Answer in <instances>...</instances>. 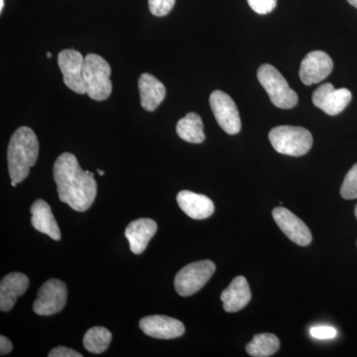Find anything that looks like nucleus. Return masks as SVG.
<instances>
[{
	"label": "nucleus",
	"mask_w": 357,
	"mask_h": 357,
	"mask_svg": "<svg viewBox=\"0 0 357 357\" xmlns=\"http://www.w3.org/2000/svg\"><path fill=\"white\" fill-rule=\"evenodd\" d=\"M177 202L181 210L194 220H206L215 211V204L210 198L194 192L181 191L177 195Z\"/></svg>",
	"instance_id": "16"
},
{
	"label": "nucleus",
	"mask_w": 357,
	"mask_h": 357,
	"mask_svg": "<svg viewBox=\"0 0 357 357\" xmlns=\"http://www.w3.org/2000/svg\"><path fill=\"white\" fill-rule=\"evenodd\" d=\"M39 141L31 128L22 126L11 136L7 148L9 176L11 181L21 183L28 177L30 168L36 164Z\"/></svg>",
	"instance_id": "2"
},
{
	"label": "nucleus",
	"mask_w": 357,
	"mask_h": 357,
	"mask_svg": "<svg viewBox=\"0 0 357 357\" xmlns=\"http://www.w3.org/2000/svg\"><path fill=\"white\" fill-rule=\"evenodd\" d=\"M248 2L252 10L261 15L272 13L277 6V0H248Z\"/></svg>",
	"instance_id": "25"
},
{
	"label": "nucleus",
	"mask_w": 357,
	"mask_h": 357,
	"mask_svg": "<svg viewBox=\"0 0 357 357\" xmlns=\"http://www.w3.org/2000/svg\"><path fill=\"white\" fill-rule=\"evenodd\" d=\"M352 95L349 89H335L332 84H321L312 93L314 107L328 115H337L347 109L351 102Z\"/></svg>",
	"instance_id": "10"
},
{
	"label": "nucleus",
	"mask_w": 357,
	"mask_h": 357,
	"mask_svg": "<svg viewBox=\"0 0 357 357\" xmlns=\"http://www.w3.org/2000/svg\"><path fill=\"white\" fill-rule=\"evenodd\" d=\"M54 180L59 199L73 210L86 211L95 202L98 184L93 174L84 171L74 154L66 152L54 164Z\"/></svg>",
	"instance_id": "1"
},
{
	"label": "nucleus",
	"mask_w": 357,
	"mask_h": 357,
	"mask_svg": "<svg viewBox=\"0 0 357 357\" xmlns=\"http://www.w3.org/2000/svg\"><path fill=\"white\" fill-rule=\"evenodd\" d=\"M29 287V279L25 274L13 272L7 274L0 283V310L9 312L13 310L20 296Z\"/></svg>",
	"instance_id": "15"
},
{
	"label": "nucleus",
	"mask_w": 357,
	"mask_h": 357,
	"mask_svg": "<svg viewBox=\"0 0 357 357\" xmlns=\"http://www.w3.org/2000/svg\"><path fill=\"white\" fill-rule=\"evenodd\" d=\"M310 333L317 340H332L337 335V330L328 326H314L310 330Z\"/></svg>",
	"instance_id": "26"
},
{
	"label": "nucleus",
	"mask_w": 357,
	"mask_h": 357,
	"mask_svg": "<svg viewBox=\"0 0 357 357\" xmlns=\"http://www.w3.org/2000/svg\"><path fill=\"white\" fill-rule=\"evenodd\" d=\"M84 58L79 52L65 49L58 56V65L64 77V83L75 93H86L83 70Z\"/></svg>",
	"instance_id": "9"
},
{
	"label": "nucleus",
	"mask_w": 357,
	"mask_h": 357,
	"mask_svg": "<svg viewBox=\"0 0 357 357\" xmlns=\"http://www.w3.org/2000/svg\"><path fill=\"white\" fill-rule=\"evenodd\" d=\"M49 357H83V354H79L74 349H70L69 347H58L56 349H52L48 354Z\"/></svg>",
	"instance_id": "27"
},
{
	"label": "nucleus",
	"mask_w": 357,
	"mask_h": 357,
	"mask_svg": "<svg viewBox=\"0 0 357 357\" xmlns=\"http://www.w3.org/2000/svg\"><path fill=\"white\" fill-rule=\"evenodd\" d=\"M269 140L278 153L288 156H303L312 146L311 132L300 126H277L270 131Z\"/></svg>",
	"instance_id": "4"
},
{
	"label": "nucleus",
	"mask_w": 357,
	"mask_h": 357,
	"mask_svg": "<svg viewBox=\"0 0 357 357\" xmlns=\"http://www.w3.org/2000/svg\"><path fill=\"white\" fill-rule=\"evenodd\" d=\"M257 77L275 107L289 109L297 105V93L290 88L285 77L273 66L262 65L257 70Z\"/></svg>",
	"instance_id": "5"
},
{
	"label": "nucleus",
	"mask_w": 357,
	"mask_h": 357,
	"mask_svg": "<svg viewBox=\"0 0 357 357\" xmlns=\"http://www.w3.org/2000/svg\"><path fill=\"white\" fill-rule=\"evenodd\" d=\"M349 4H351L352 6L356 7L357 8V0H347Z\"/></svg>",
	"instance_id": "29"
},
{
	"label": "nucleus",
	"mask_w": 357,
	"mask_h": 357,
	"mask_svg": "<svg viewBox=\"0 0 357 357\" xmlns=\"http://www.w3.org/2000/svg\"><path fill=\"white\" fill-rule=\"evenodd\" d=\"M13 342L8 338L4 337V335H1L0 337V354L6 356V354H8L9 352L13 351Z\"/></svg>",
	"instance_id": "28"
},
{
	"label": "nucleus",
	"mask_w": 357,
	"mask_h": 357,
	"mask_svg": "<svg viewBox=\"0 0 357 357\" xmlns=\"http://www.w3.org/2000/svg\"><path fill=\"white\" fill-rule=\"evenodd\" d=\"M68 299L67 286L59 279H50L40 287L33 311L39 316H52L62 311Z\"/></svg>",
	"instance_id": "7"
},
{
	"label": "nucleus",
	"mask_w": 357,
	"mask_h": 357,
	"mask_svg": "<svg viewBox=\"0 0 357 357\" xmlns=\"http://www.w3.org/2000/svg\"><path fill=\"white\" fill-rule=\"evenodd\" d=\"M47 57H48V58L52 57V54L50 53V52H48V53H47Z\"/></svg>",
	"instance_id": "34"
},
{
	"label": "nucleus",
	"mask_w": 357,
	"mask_h": 357,
	"mask_svg": "<svg viewBox=\"0 0 357 357\" xmlns=\"http://www.w3.org/2000/svg\"><path fill=\"white\" fill-rule=\"evenodd\" d=\"M333 68L332 58L325 52H311L301 63V81L307 86L319 84L330 76Z\"/></svg>",
	"instance_id": "13"
},
{
	"label": "nucleus",
	"mask_w": 357,
	"mask_h": 357,
	"mask_svg": "<svg viewBox=\"0 0 357 357\" xmlns=\"http://www.w3.org/2000/svg\"><path fill=\"white\" fill-rule=\"evenodd\" d=\"M215 272V264L211 260L192 262L185 265L175 277V289L182 297L198 293L210 281Z\"/></svg>",
	"instance_id": "6"
},
{
	"label": "nucleus",
	"mask_w": 357,
	"mask_h": 357,
	"mask_svg": "<svg viewBox=\"0 0 357 357\" xmlns=\"http://www.w3.org/2000/svg\"><path fill=\"white\" fill-rule=\"evenodd\" d=\"M157 229L156 222L151 218H138L129 223L126 229V237L134 255L144 252Z\"/></svg>",
	"instance_id": "14"
},
{
	"label": "nucleus",
	"mask_w": 357,
	"mask_h": 357,
	"mask_svg": "<svg viewBox=\"0 0 357 357\" xmlns=\"http://www.w3.org/2000/svg\"><path fill=\"white\" fill-rule=\"evenodd\" d=\"M139 326L142 332L150 337L158 340H172L182 337L185 333V326L182 321L171 317L148 316L141 319Z\"/></svg>",
	"instance_id": "12"
},
{
	"label": "nucleus",
	"mask_w": 357,
	"mask_h": 357,
	"mask_svg": "<svg viewBox=\"0 0 357 357\" xmlns=\"http://www.w3.org/2000/svg\"><path fill=\"white\" fill-rule=\"evenodd\" d=\"M98 174H100V176L105 175V172H103L102 170H100V169H98Z\"/></svg>",
	"instance_id": "31"
},
{
	"label": "nucleus",
	"mask_w": 357,
	"mask_h": 357,
	"mask_svg": "<svg viewBox=\"0 0 357 357\" xmlns=\"http://www.w3.org/2000/svg\"><path fill=\"white\" fill-rule=\"evenodd\" d=\"M176 131L181 139L187 142L199 144L206 139L204 133V123L201 116L195 112H190L177 123Z\"/></svg>",
	"instance_id": "20"
},
{
	"label": "nucleus",
	"mask_w": 357,
	"mask_h": 357,
	"mask_svg": "<svg viewBox=\"0 0 357 357\" xmlns=\"http://www.w3.org/2000/svg\"><path fill=\"white\" fill-rule=\"evenodd\" d=\"M16 185H17V183L14 182V181H11V185H13V187H16Z\"/></svg>",
	"instance_id": "32"
},
{
	"label": "nucleus",
	"mask_w": 357,
	"mask_h": 357,
	"mask_svg": "<svg viewBox=\"0 0 357 357\" xmlns=\"http://www.w3.org/2000/svg\"><path fill=\"white\" fill-rule=\"evenodd\" d=\"M112 68L109 63L96 54L84 57L83 77L86 95L91 100L102 102L112 95V84L109 77Z\"/></svg>",
	"instance_id": "3"
},
{
	"label": "nucleus",
	"mask_w": 357,
	"mask_h": 357,
	"mask_svg": "<svg viewBox=\"0 0 357 357\" xmlns=\"http://www.w3.org/2000/svg\"><path fill=\"white\" fill-rule=\"evenodd\" d=\"M4 8V0H0V13H2Z\"/></svg>",
	"instance_id": "30"
},
{
	"label": "nucleus",
	"mask_w": 357,
	"mask_h": 357,
	"mask_svg": "<svg viewBox=\"0 0 357 357\" xmlns=\"http://www.w3.org/2000/svg\"><path fill=\"white\" fill-rule=\"evenodd\" d=\"M176 0H148L150 13L157 17L168 15L175 6Z\"/></svg>",
	"instance_id": "24"
},
{
	"label": "nucleus",
	"mask_w": 357,
	"mask_h": 357,
	"mask_svg": "<svg viewBox=\"0 0 357 357\" xmlns=\"http://www.w3.org/2000/svg\"><path fill=\"white\" fill-rule=\"evenodd\" d=\"M141 107L147 112L158 109L166 96L165 86L149 73L141 75L138 79Z\"/></svg>",
	"instance_id": "19"
},
{
	"label": "nucleus",
	"mask_w": 357,
	"mask_h": 357,
	"mask_svg": "<svg viewBox=\"0 0 357 357\" xmlns=\"http://www.w3.org/2000/svg\"><path fill=\"white\" fill-rule=\"evenodd\" d=\"M112 335L103 326H93L89 328L84 337V347L91 354H102L109 349Z\"/></svg>",
	"instance_id": "22"
},
{
	"label": "nucleus",
	"mask_w": 357,
	"mask_h": 357,
	"mask_svg": "<svg viewBox=\"0 0 357 357\" xmlns=\"http://www.w3.org/2000/svg\"><path fill=\"white\" fill-rule=\"evenodd\" d=\"M30 211H31L32 215V227L37 231L47 234L53 241H61L62 236H61L60 227L56 222L55 217H54L48 203H46L43 199H36L33 203Z\"/></svg>",
	"instance_id": "17"
},
{
	"label": "nucleus",
	"mask_w": 357,
	"mask_h": 357,
	"mask_svg": "<svg viewBox=\"0 0 357 357\" xmlns=\"http://www.w3.org/2000/svg\"><path fill=\"white\" fill-rule=\"evenodd\" d=\"M354 215H356V220H357V204H356V208H354Z\"/></svg>",
	"instance_id": "33"
},
{
	"label": "nucleus",
	"mask_w": 357,
	"mask_h": 357,
	"mask_svg": "<svg viewBox=\"0 0 357 357\" xmlns=\"http://www.w3.org/2000/svg\"><path fill=\"white\" fill-rule=\"evenodd\" d=\"M210 103L218 123L225 132L234 135L241 131V121L236 102L227 93L215 91L210 96Z\"/></svg>",
	"instance_id": "8"
},
{
	"label": "nucleus",
	"mask_w": 357,
	"mask_h": 357,
	"mask_svg": "<svg viewBox=\"0 0 357 357\" xmlns=\"http://www.w3.org/2000/svg\"><path fill=\"white\" fill-rule=\"evenodd\" d=\"M340 195L344 199H357V163L352 166L345 176L340 188Z\"/></svg>",
	"instance_id": "23"
},
{
	"label": "nucleus",
	"mask_w": 357,
	"mask_h": 357,
	"mask_svg": "<svg viewBox=\"0 0 357 357\" xmlns=\"http://www.w3.org/2000/svg\"><path fill=\"white\" fill-rule=\"evenodd\" d=\"M223 309L227 312H236L244 309L251 300V290L245 277L237 276L220 295Z\"/></svg>",
	"instance_id": "18"
},
{
	"label": "nucleus",
	"mask_w": 357,
	"mask_h": 357,
	"mask_svg": "<svg viewBox=\"0 0 357 357\" xmlns=\"http://www.w3.org/2000/svg\"><path fill=\"white\" fill-rule=\"evenodd\" d=\"M280 349V340L272 333H259L246 345V352L253 357H269Z\"/></svg>",
	"instance_id": "21"
},
{
	"label": "nucleus",
	"mask_w": 357,
	"mask_h": 357,
	"mask_svg": "<svg viewBox=\"0 0 357 357\" xmlns=\"http://www.w3.org/2000/svg\"><path fill=\"white\" fill-rule=\"evenodd\" d=\"M275 222L278 225L282 231L294 243L300 246H307L312 243L311 230L292 211L283 206L274 208L272 211Z\"/></svg>",
	"instance_id": "11"
}]
</instances>
